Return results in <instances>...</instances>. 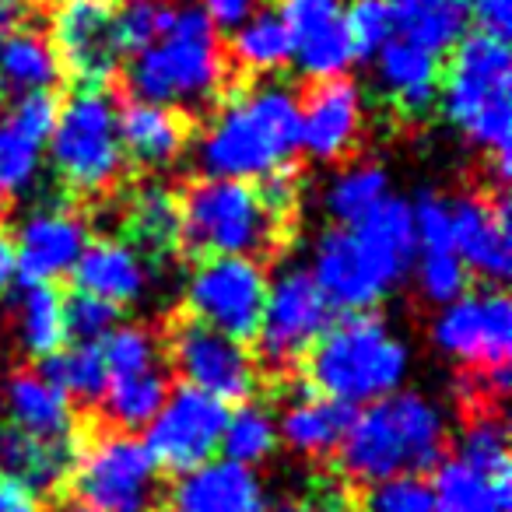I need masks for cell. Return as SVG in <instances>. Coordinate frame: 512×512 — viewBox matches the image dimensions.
Here are the masks:
<instances>
[{
  "label": "cell",
  "instance_id": "17",
  "mask_svg": "<svg viewBox=\"0 0 512 512\" xmlns=\"http://www.w3.org/2000/svg\"><path fill=\"white\" fill-rule=\"evenodd\" d=\"M278 18L292 39V60L309 78H344V71L355 64L344 0H281Z\"/></svg>",
  "mask_w": 512,
  "mask_h": 512
},
{
  "label": "cell",
  "instance_id": "39",
  "mask_svg": "<svg viewBox=\"0 0 512 512\" xmlns=\"http://www.w3.org/2000/svg\"><path fill=\"white\" fill-rule=\"evenodd\" d=\"M176 4L172 0H123L116 8V43L123 53H141L169 32Z\"/></svg>",
  "mask_w": 512,
  "mask_h": 512
},
{
  "label": "cell",
  "instance_id": "4",
  "mask_svg": "<svg viewBox=\"0 0 512 512\" xmlns=\"http://www.w3.org/2000/svg\"><path fill=\"white\" fill-rule=\"evenodd\" d=\"M302 362L316 397L358 407L400 390L411 369V351L386 327L383 316L348 313L344 320L330 323Z\"/></svg>",
  "mask_w": 512,
  "mask_h": 512
},
{
  "label": "cell",
  "instance_id": "37",
  "mask_svg": "<svg viewBox=\"0 0 512 512\" xmlns=\"http://www.w3.org/2000/svg\"><path fill=\"white\" fill-rule=\"evenodd\" d=\"M390 197V176L383 165L362 162L344 169L341 176H334V183L327 186V211L341 228L358 225L372 207H379Z\"/></svg>",
  "mask_w": 512,
  "mask_h": 512
},
{
  "label": "cell",
  "instance_id": "30",
  "mask_svg": "<svg viewBox=\"0 0 512 512\" xmlns=\"http://www.w3.org/2000/svg\"><path fill=\"white\" fill-rule=\"evenodd\" d=\"M435 512H509L512 481H491L463 460H442L432 481Z\"/></svg>",
  "mask_w": 512,
  "mask_h": 512
},
{
  "label": "cell",
  "instance_id": "36",
  "mask_svg": "<svg viewBox=\"0 0 512 512\" xmlns=\"http://www.w3.org/2000/svg\"><path fill=\"white\" fill-rule=\"evenodd\" d=\"M467 467L491 481H512V460H509V428H505L502 411H470L467 425L460 435V453Z\"/></svg>",
  "mask_w": 512,
  "mask_h": 512
},
{
  "label": "cell",
  "instance_id": "50",
  "mask_svg": "<svg viewBox=\"0 0 512 512\" xmlns=\"http://www.w3.org/2000/svg\"><path fill=\"white\" fill-rule=\"evenodd\" d=\"M18 4H11V0H0V32H8L18 25Z\"/></svg>",
  "mask_w": 512,
  "mask_h": 512
},
{
  "label": "cell",
  "instance_id": "47",
  "mask_svg": "<svg viewBox=\"0 0 512 512\" xmlns=\"http://www.w3.org/2000/svg\"><path fill=\"white\" fill-rule=\"evenodd\" d=\"M197 8L204 11L207 22H211L214 29H228V32L242 29L256 11H264L260 8V0H200Z\"/></svg>",
  "mask_w": 512,
  "mask_h": 512
},
{
  "label": "cell",
  "instance_id": "45",
  "mask_svg": "<svg viewBox=\"0 0 512 512\" xmlns=\"http://www.w3.org/2000/svg\"><path fill=\"white\" fill-rule=\"evenodd\" d=\"M64 323L67 337H74L78 344H99L120 327V309L95 295L74 292L71 299H64Z\"/></svg>",
  "mask_w": 512,
  "mask_h": 512
},
{
  "label": "cell",
  "instance_id": "25",
  "mask_svg": "<svg viewBox=\"0 0 512 512\" xmlns=\"http://www.w3.org/2000/svg\"><path fill=\"white\" fill-rule=\"evenodd\" d=\"M376 78L386 99L404 116H425L439 99L442 67L439 57L425 53L421 46H411L393 36L383 50L376 53Z\"/></svg>",
  "mask_w": 512,
  "mask_h": 512
},
{
  "label": "cell",
  "instance_id": "23",
  "mask_svg": "<svg viewBox=\"0 0 512 512\" xmlns=\"http://www.w3.org/2000/svg\"><path fill=\"white\" fill-rule=\"evenodd\" d=\"M116 130H120L123 155H130L144 169H162L183 155L190 120L176 109L155 106V102L123 99L116 106Z\"/></svg>",
  "mask_w": 512,
  "mask_h": 512
},
{
  "label": "cell",
  "instance_id": "15",
  "mask_svg": "<svg viewBox=\"0 0 512 512\" xmlns=\"http://www.w3.org/2000/svg\"><path fill=\"white\" fill-rule=\"evenodd\" d=\"M50 43L81 88H102L123 57L116 43V0H57Z\"/></svg>",
  "mask_w": 512,
  "mask_h": 512
},
{
  "label": "cell",
  "instance_id": "43",
  "mask_svg": "<svg viewBox=\"0 0 512 512\" xmlns=\"http://www.w3.org/2000/svg\"><path fill=\"white\" fill-rule=\"evenodd\" d=\"M344 22H348V36L355 46V60H372L393 39L386 0H351V8H344Z\"/></svg>",
  "mask_w": 512,
  "mask_h": 512
},
{
  "label": "cell",
  "instance_id": "49",
  "mask_svg": "<svg viewBox=\"0 0 512 512\" xmlns=\"http://www.w3.org/2000/svg\"><path fill=\"white\" fill-rule=\"evenodd\" d=\"M15 239L0 228V299L8 295V288L15 285Z\"/></svg>",
  "mask_w": 512,
  "mask_h": 512
},
{
  "label": "cell",
  "instance_id": "40",
  "mask_svg": "<svg viewBox=\"0 0 512 512\" xmlns=\"http://www.w3.org/2000/svg\"><path fill=\"white\" fill-rule=\"evenodd\" d=\"M99 348H102V362H106L109 379L141 376V372H148L158 365L155 337H151L144 327H134V323H120Z\"/></svg>",
  "mask_w": 512,
  "mask_h": 512
},
{
  "label": "cell",
  "instance_id": "51",
  "mask_svg": "<svg viewBox=\"0 0 512 512\" xmlns=\"http://www.w3.org/2000/svg\"><path fill=\"white\" fill-rule=\"evenodd\" d=\"M53 512H95V509H88V505H81V502H74V498H71V502L57 505Z\"/></svg>",
  "mask_w": 512,
  "mask_h": 512
},
{
  "label": "cell",
  "instance_id": "29",
  "mask_svg": "<svg viewBox=\"0 0 512 512\" xmlns=\"http://www.w3.org/2000/svg\"><path fill=\"white\" fill-rule=\"evenodd\" d=\"M397 39L439 57L456 50L470 22L467 0H386Z\"/></svg>",
  "mask_w": 512,
  "mask_h": 512
},
{
  "label": "cell",
  "instance_id": "14",
  "mask_svg": "<svg viewBox=\"0 0 512 512\" xmlns=\"http://www.w3.org/2000/svg\"><path fill=\"white\" fill-rule=\"evenodd\" d=\"M432 341L442 355L467 365V372L495 376L509 372L512 358V306L502 288L463 295L432 323Z\"/></svg>",
  "mask_w": 512,
  "mask_h": 512
},
{
  "label": "cell",
  "instance_id": "7",
  "mask_svg": "<svg viewBox=\"0 0 512 512\" xmlns=\"http://www.w3.org/2000/svg\"><path fill=\"white\" fill-rule=\"evenodd\" d=\"M285 218L271 211L253 183L193 179L179 200V242L197 256H249L281 239Z\"/></svg>",
  "mask_w": 512,
  "mask_h": 512
},
{
  "label": "cell",
  "instance_id": "8",
  "mask_svg": "<svg viewBox=\"0 0 512 512\" xmlns=\"http://www.w3.org/2000/svg\"><path fill=\"white\" fill-rule=\"evenodd\" d=\"M74 502L95 512H162L165 484L144 439L130 432L92 435L71 470Z\"/></svg>",
  "mask_w": 512,
  "mask_h": 512
},
{
  "label": "cell",
  "instance_id": "10",
  "mask_svg": "<svg viewBox=\"0 0 512 512\" xmlns=\"http://www.w3.org/2000/svg\"><path fill=\"white\" fill-rule=\"evenodd\" d=\"M267 271L260 260L249 256H207L204 264L190 274L186 285V309L190 320L232 337L249 341L256 337L260 316L267 302Z\"/></svg>",
  "mask_w": 512,
  "mask_h": 512
},
{
  "label": "cell",
  "instance_id": "21",
  "mask_svg": "<svg viewBox=\"0 0 512 512\" xmlns=\"http://www.w3.org/2000/svg\"><path fill=\"white\" fill-rule=\"evenodd\" d=\"M162 512H267L260 481L232 460L204 463L169 488Z\"/></svg>",
  "mask_w": 512,
  "mask_h": 512
},
{
  "label": "cell",
  "instance_id": "16",
  "mask_svg": "<svg viewBox=\"0 0 512 512\" xmlns=\"http://www.w3.org/2000/svg\"><path fill=\"white\" fill-rule=\"evenodd\" d=\"M449 218H453V253L460 256L467 274H477L488 285L502 288L512 264V228L505 190L467 193V197L449 200Z\"/></svg>",
  "mask_w": 512,
  "mask_h": 512
},
{
  "label": "cell",
  "instance_id": "38",
  "mask_svg": "<svg viewBox=\"0 0 512 512\" xmlns=\"http://www.w3.org/2000/svg\"><path fill=\"white\" fill-rule=\"evenodd\" d=\"M221 449L239 467H253V463L271 460L274 449H278V421L271 418L267 407L242 404L239 411H228Z\"/></svg>",
  "mask_w": 512,
  "mask_h": 512
},
{
  "label": "cell",
  "instance_id": "41",
  "mask_svg": "<svg viewBox=\"0 0 512 512\" xmlns=\"http://www.w3.org/2000/svg\"><path fill=\"white\" fill-rule=\"evenodd\" d=\"M467 285H470V274L456 253H421L418 295L428 306H439V309L453 306L456 299L467 295Z\"/></svg>",
  "mask_w": 512,
  "mask_h": 512
},
{
  "label": "cell",
  "instance_id": "1",
  "mask_svg": "<svg viewBox=\"0 0 512 512\" xmlns=\"http://www.w3.org/2000/svg\"><path fill=\"white\" fill-rule=\"evenodd\" d=\"M418 253L411 204L386 197L358 225L330 228L313 253V281L344 313H369L407 278Z\"/></svg>",
  "mask_w": 512,
  "mask_h": 512
},
{
  "label": "cell",
  "instance_id": "18",
  "mask_svg": "<svg viewBox=\"0 0 512 512\" xmlns=\"http://www.w3.org/2000/svg\"><path fill=\"white\" fill-rule=\"evenodd\" d=\"M88 246V228L67 207H43L29 214L18 228L15 274L22 285H53L64 274H74Z\"/></svg>",
  "mask_w": 512,
  "mask_h": 512
},
{
  "label": "cell",
  "instance_id": "32",
  "mask_svg": "<svg viewBox=\"0 0 512 512\" xmlns=\"http://www.w3.org/2000/svg\"><path fill=\"white\" fill-rule=\"evenodd\" d=\"M15 334L25 355L39 358V362L64 348V295L53 285H25V292L15 302Z\"/></svg>",
  "mask_w": 512,
  "mask_h": 512
},
{
  "label": "cell",
  "instance_id": "27",
  "mask_svg": "<svg viewBox=\"0 0 512 512\" xmlns=\"http://www.w3.org/2000/svg\"><path fill=\"white\" fill-rule=\"evenodd\" d=\"M60 81H64V64L50 36L22 25L0 32V95H11V99L43 92L53 95Z\"/></svg>",
  "mask_w": 512,
  "mask_h": 512
},
{
  "label": "cell",
  "instance_id": "6",
  "mask_svg": "<svg viewBox=\"0 0 512 512\" xmlns=\"http://www.w3.org/2000/svg\"><path fill=\"white\" fill-rule=\"evenodd\" d=\"M449 123L484 148L495 165H509L512 130V57L509 43L491 36H463L439 81Z\"/></svg>",
  "mask_w": 512,
  "mask_h": 512
},
{
  "label": "cell",
  "instance_id": "35",
  "mask_svg": "<svg viewBox=\"0 0 512 512\" xmlns=\"http://www.w3.org/2000/svg\"><path fill=\"white\" fill-rule=\"evenodd\" d=\"M232 60L249 74H274L292 64V39L274 11H256L242 29L232 32Z\"/></svg>",
  "mask_w": 512,
  "mask_h": 512
},
{
  "label": "cell",
  "instance_id": "24",
  "mask_svg": "<svg viewBox=\"0 0 512 512\" xmlns=\"http://www.w3.org/2000/svg\"><path fill=\"white\" fill-rule=\"evenodd\" d=\"M0 400L8 411V425L22 428L25 435H36L46 442H64L74 439V411L71 400L46 383L36 369H15L4 386H0Z\"/></svg>",
  "mask_w": 512,
  "mask_h": 512
},
{
  "label": "cell",
  "instance_id": "33",
  "mask_svg": "<svg viewBox=\"0 0 512 512\" xmlns=\"http://www.w3.org/2000/svg\"><path fill=\"white\" fill-rule=\"evenodd\" d=\"M130 249L137 253H169L179 242V200L162 186L141 190L127 207Z\"/></svg>",
  "mask_w": 512,
  "mask_h": 512
},
{
  "label": "cell",
  "instance_id": "12",
  "mask_svg": "<svg viewBox=\"0 0 512 512\" xmlns=\"http://www.w3.org/2000/svg\"><path fill=\"white\" fill-rule=\"evenodd\" d=\"M169 362L183 376V386H193L221 404H249V397L256 393L260 369L246 344L232 341L190 316L169 327Z\"/></svg>",
  "mask_w": 512,
  "mask_h": 512
},
{
  "label": "cell",
  "instance_id": "13",
  "mask_svg": "<svg viewBox=\"0 0 512 512\" xmlns=\"http://www.w3.org/2000/svg\"><path fill=\"white\" fill-rule=\"evenodd\" d=\"M228 425V404L193 390V386H176L165 397L162 411L148 425L151 460L162 474L183 477L190 470L211 463L214 449L221 446V435Z\"/></svg>",
  "mask_w": 512,
  "mask_h": 512
},
{
  "label": "cell",
  "instance_id": "19",
  "mask_svg": "<svg viewBox=\"0 0 512 512\" xmlns=\"http://www.w3.org/2000/svg\"><path fill=\"white\" fill-rule=\"evenodd\" d=\"M57 120V99L50 92L15 99L0 116V200H15L36 183L43 151Z\"/></svg>",
  "mask_w": 512,
  "mask_h": 512
},
{
  "label": "cell",
  "instance_id": "9",
  "mask_svg": "<svg viewBox=\"0 0 512 512\" xmlns=\"http://www.w3.org/2000/svg\"><path fill=\"white\" fill-rule=\"evenodd\" d=\"M50 158L57 176L78 193H102L123 172V144L116 130V102L102 88H81L64 106L50 130Z\"/></svg>",
  "mask_w": 512,
  "mask_h": 512
},
{
  "label": "cell",
  "instance_id": "34",
  "mask_svg": "<svg viewBox=\"0 0 512 512\" xmlns=\"http://www.w3.org/2000/svg\"><path fill=\"white\" fill-rule=\"evenodd\" d=\"M39 376L46 383H53L67 400H85V404H95L106 393V362H102V348L99 344H78L71 348L53 351L50 358H43L39 365Z\"/></svg>",
  "mask_w": 512,
  "mask_h": 512
},
{
  "label": "cell",
  "instance_id": "42",
  "mask_svg": "<svg viewBox=\"0 0 512 512\" xmlns=\"http://www.w3.org/2000/svg\"><path fill=\"white\" fill-rule=\"evenodd\" d=\"M351 512H435L432 488L421 477H393V481L369 484L355 498Z\"/></svg>",
  "mask_w": 512,
  "mask_h": 512
},
{
  "label": "cell",
  "instance_id": "20",
  "mask_svg": "<svg viewBox=\"0 0 512 512\" xmlns=\"http://www.w3.org/2000/svg\"><path fill=\"white\" fill-rule=\"evenodd\" d=\"M362 134V95L348 78L316 81L299 102V148L316 162H341Z\"/></svg>",
  "mask_w": 512,
  "mask_h": 512
},
{
  "label": "cell",
  "instance_id": "31",
  "mask_svg": "<svg viewBox=\"0 0 512 512\" xmlns=\"http://www.w3.org/2000/svg\"><path fill=\"white\" fill-rule=\"evenodd\" d=\"M169 376L162 365L141 372V376L127 379H109L106 393H102V414H106L113 432H130L148 428L155 421V414L162 411L165 397H169Z\"/></svg>",
  "mask_w": 512,
  "mask_h": 512
},
{
  "label": "cell",
  "instance_id": "5",
  "mask_svg": "<svg viewBox=\"0 0 512 512\" xmlns=\"http://www.w3.org/2000/svg\"><path fill=\"white\" fill-rule=\"evenodd\" d=\"M130 99L165 109H204L225 92L228 67L218 29L197 4H176L172 25L155 46L141 50L127 71Z\"/></svg>",
  "mask_w": 512,
  "mask_h": 512
},
{
  "label": "cell",
  "instance_id": "46",
  "mask_svg": "<svg viewBox=\"0 0 512 512\" xmlns=\"http://www.w3.org/2000/svg\"><path fill=\"white\" fill-rule=\"evenodd\" d=\"M467 8H470V18L477 22V29H481V36L509 43L512 0H467Z\"/></svg>",
  "mask_w": 512,
  "mask_h": 512
},
{
  "label": "cell",
  "instance_id": "3",
  "mask_svg": "<svg viewBox=\"0 0 512 512\" xmlns=\"http://www.w3.org/2000/svg\"><path fill=\"white\" fill-rule=\"evenodd\" d=\"M446 418L428 397L397 390L355 414L348 435L337 446L344 477L358 484H379L393 477H421L442 463Z\"/></svg>",
  "mask_w": 512,
  "mask_h": 512
},
{
  "label": "cell",
  "instance_id": "2",
  "mask_svg": "<svg viewBox=\"0 0 512 512\" xmlns=\"http://www.w3.org/2000/svg\"><path fill=\"white\" fill-rule=\"evenodd\" d=\"M299 155V99L288 85L260 81L232 95L207 127L197 162L214 179H271Z\"/></svg>",
  "mask_w": 512,
  "mask_h": 512
},
{
  "label": "cell",
  "instance_id": "26",
  "mask_svg": "<svg viewBox=\"0 0 512 512\" xmlns=\"http://www.w3.org/2000/svg\"><path fill=\"white\" fill-rule=\"evenodd\" d=\"M78 292L95 295L109 306H130L148 288V267L137 249H130L120 239H99L85 246L78 267H74Z\"/></svg>",
  "mask_w": 512,
  "mask_h": 512
},
{
  "label": "cell",
  "instance_id": "11",
  "mask_svg": "<svg viewBox=\"0 0 512 512\" xmlns=\"http://www.w3.org/2000/svg\"><path fill=\"white\" fill-rule=\"evenodd\" d=\"M334 323V306L323 299L313 274L292 267L278 274L267 288L264 316L256 327V348L271 369L285 372L288 365H299L316 341Z\"/></svg>",
  "mask_w": 512,
  "mask_h": 512
},
{
  "label": "cell",
  "instance_id": "28",
  "mask_svg": "<svg viewBox=\"0 0 512 512\" xmlns=\"http://www.w3.org/2000/svg\"><path fill=\"white\" fill-rule=\"evenodd\" d=\"M355 414H358L355 407L306 393V397L292 400V407L281 414L278 439H285L299 456L323 460V456L337 453V446H341L344 435H348Z\"/></svg>",
  "mask_w": 512,
  "mask_h": 512
},
{
  "label": "cell",
  "instance_id": "48",
  "mask_svg": "<svg viewBox=\"0 0 512 512\" xmlns=\"http://www.w3.org/2000/svg\"><path fill=\"white\" fill-rule=\"evenodd\" d=\"M0 512H43V502L29 488L0 474Z\"/></svg>",
  "mask_w": 512,
  "mask_h": 512
},
{
  "label": "cell",
  "instance_id": "52",
  "mask_svg": "<svg viewBox=\"0 0 512 512\" xmlns=\"http://www.w3.org/2000/svg\"><path fill=\"white\" fill-rule=\"evenodd\" d=\"M320 512H351V505H341V502H330V505H320Z\"/></svg>",
  "mask_w": 512,
  "mask_h": 512
},
{
  "label": "cell",
  "instance_id": "53",
  "mask_svg": "<svg viewBox=\"0 0 512 512\" xmlns=\"http://www.w3.org/2000/svg\"><path fill=\"white\" fill-rule=\"evenodd\" d=\"M11 4H15V0H11Z\"/></svg>",
  "mask_w": 512,
  "mask_h": 512
},
{
  "label": "cell",
  "instance_id": "22",
  "mask_svg": "<svg viewBox=\"0 0 512 512\" xmlns=\"http://www.w3.org/2000/svg\"><path fill=\"white\" fill-rule=\"evenodd\" d=\"M74 460H78V439L46 442L25 435L15 425H0V474L29 488L36 498L57 495L71 481Z\"/></svg>",
  "mask_w": 512,
  "mask_h": 512
},
{
  "label": "cell",
  "instance_id": "44",
  "mask_svg": "<svg viewBox=\"0 0 512 512\" xmlns=\"http://www.w3.org/2000/svg\"><path fill=\"white\" fill-rule=\"evenodd\" d=\"M414 242L421 253H453V218H449V197L435 190H421L411 204Z\"/></svg>",
  "mask_w": 512,
  "mask_h": 512
}]
</instances>
